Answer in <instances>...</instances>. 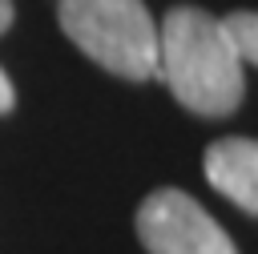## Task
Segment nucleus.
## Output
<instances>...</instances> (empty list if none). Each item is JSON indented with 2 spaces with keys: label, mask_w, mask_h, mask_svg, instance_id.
I'll return each instance as SVG.
<instances>
[{
  "label": "nucleus",
  "mask_w": 258,
  "mask_h": 254,
  "mask_svg": "<svg viewBox=\"0 0 258 254\" xmlns=\"http://www.w3.org/2000/svg\"><path fill=\"white\" fill-rule=\"evenodd\" d=\"M157 77L198 117H230L246 93V65L230 48L222 20L177 4L157 24Z\"/></svg>",
  "instance_id": "f257e3e1"
},
{
  "label": "nucleus",
  "mask_w": 258,
  "mask_h": 254,
  "mask_svg": "<svg viewBox=\"0 0 258 254\" xmlns=\"http://www.w3.org/2000/svg\"><path fill=\"white\" fill-rule=\"evenodd\" d=\"M206 181L242 214L258 210V149L250 137H218L202 157Z\"/></svg>",
  "instance_id": "20e7f679"
},
{
  "label": "nucleus",
  "mask_w": 258,
  "mask_h": 254,
  "mask_svg": "<svg viewBox=\"0 0 258 254\" xmlns=\"http://www.w3.org/2000/svg\"><path fill=\"white\" fill-rule=\"evenodd\" d=\"M8 24H12V0H0V36L8 32Z\"/></svg>",
  "instance_id": "0eeeda50"
},
{
  "label": "nucleus",
  "mask_w": 258,
  "mask_h": 254,
  "mask_svg": "<svg viewBox=\"0 0 258 254\" xmlns=\"http://www.w3.org/2000/svg\"><path fill=\"white\" fill-rule=\"evenodd\" d=\"M137 238L149 254H238L218 218L185 189H153L137 206Z\"/></svg>",
  "instance_id": "7ed1b4c3"
},
{
  "label": "nucleus",
  "mask_w": 258,
  "mask_h": 254,
  "mask_svg": "<svg viewBox=\"0 0 258 254\" xmlns=\"http://www.w3.org/2000/svg\"><path fill=\"white\" fill-rule=\"evenodd\" d=\"M60 32L121 81L157 77V20L145 0H56Z\"/></svg>",
  "instance_id": "f03ea898"
},
{
  "label": "nucleus",
  "mask_w": 258,
  "mask_h": 254,
  "mask_svg": "<svg viewBox=\"0 0 258 254\" xmlns=\"http://www.w3.org/2000/svg\"><path fill=\"white\" fill-rule=\"evenodd\" d=\"M218 20H222V32H226L230 48H234L238 60L250 69V65L258 60V20H254V12L238 8V12H226V16H218Z\"/></svg>",
  "instance_id": "39448f33"
},
{
  "label": "nucleus",
  "mask_w": 258,
  "mask_h": 254,
  "mask_svg": "<svg viewBox=\"0 0 258 254\" xmlns=\"http://www.w3.org/2000/svg\"><path fill=\"white\" fill-rule=\"evenodd\" d=\"M16 105V89H12V81H8V73L0 69V113H8Z\"/></svg>",
  "instance_id": "423d86ee"
}]
</instances>
